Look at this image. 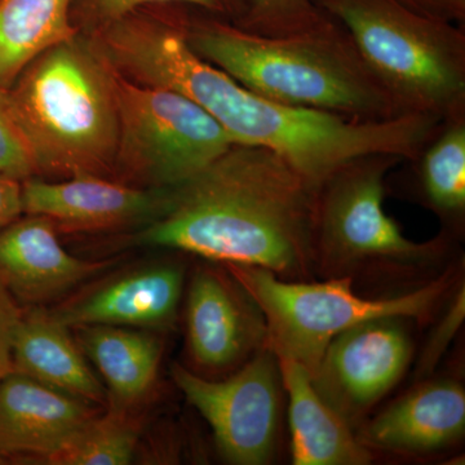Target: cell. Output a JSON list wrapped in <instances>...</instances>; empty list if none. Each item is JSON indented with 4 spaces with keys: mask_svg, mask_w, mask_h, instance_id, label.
<instances>
[{
    "mask_svg": "<svg viewBox=\"0 0 465 465\" xmlns=\"http://www.w3.org/2000/svg\"><path fill=\"white\" fill-rule=\"evenodd\" d=\"M163 191L137 244L259 266L286 281L313 280L316 188L277 153L234 143Z\"/></svg>",
    "mask_w": 465,
    "mask_h": 465,
    "instance_id": "obj_1",
    "label": "cell"
},
{
    "mask_svg": "<svg viewBox=\"0 0 465 465\" xmlns=\"http://www.w3.org/2000/svg\"><path fill=\"white\" fill-rule=\"evenodd\" d=\"M150 81L194 101L232 143L277 153L316 189L336 168L361 155L387 153L411 161L442 124L430 115L361 121L283 105L250 91L182 39L157 52Z\"/></svg>",
    "mask_w": 465,
    "mask_h": 465,
    "instance_id": "obj_2",
    "label": "cell"
},
{
    "mask_svg": "<svg viewBox=\"0 0 465 465\" xmlns=\"http://www.w3.org/2000/svg\"><path fill=\"white\" fill-rule=\"evenodd\" d=\"M182 25L198 56L266 99L361 121L399 116L335 18L283 36L244 32L216 17L182 16Z\"/></svg>",
    "mask_w": 465,
    "mask_h": 465,
    "instance_id": "obj_3",
    "label": "cell"
},
{
    "mask_svg": "<svg viewBox=\"0 0 465 465\" xmlns=\"http://www.w3.org/2000/svg\"><path fill=\"white\" fill-rule=\"evenodd\" d=\"M39 176L114 174L115 73L94 43L74 38L33 60L7 90Z\"/></svg>",
    "mask_w": 465,
    "mask_h": 465,
    "instance_id": "obj_4",
    "label": "cell"
},
{
    "mask_svg": "<svg viewBox=\"0 0 465 465\" xmlns=\"http://www.w3.org/2000/svg\"><path fill=\"white\" fill-rule=\"evenodd\" d=\"M405 159L361 155L336 168L316 189L314 274L363 283L419 284L449 258L452 235L409 240L384 210L388 176ZM439 275V274H437Z\"/></svg>",
    "mask_w": 465,
    "mask_h": 465,
    "instance_id": "obj_5",
    "label": "cell"
},
{
    "mask_svg": "<svg viewBox=\"0 0 465 465\" xmlns=\"http://www.w3.org/2000/svg\"><path fill=\"white\" fill-rule=\"evenodd\" d=\"M313 2L345 27L397 115L465 114L464 25L421 16L397 0Z\"/></svg>",
    "mask_w": 465,
    "mask_h": 465,
    "instance_id": "obj_6",
    "label": "cell"
},
{
    "mask_svg": "<svg viewBox=\"0 0 465 465\" xmlns=\"http://www.w3.org/2000/svg\"><path fill=\"white\" fill-rule=\"evenodd\" d=\"M262 309L268 329L266 348L278 360L293 361L311 375L330 342L345 330L376 318L399 317L430 322L459 286L455 269L400 295L367 298L351 278L286 281L266 269L223 265Z\"/></svg>",
    "mask_w": 465,
    "mask_h": 465,
    "instance_id": "obj_7",
    "label": "cell"
},
{
    "mask_svg": "<svg viewBox=\"0 0 465 465\" xmlns=\"http://www.w3.org/2000/svg\"><path fill=\"white\" fill-rule=\"evenodd\" d=\"M114 73L119 110L115 176L150 189L173 188L234 145L219 122L194 101Z\"/></svg>",
    "mask_w": 465,
    "mask_h": 465,
    "instance_id": "obj_8",
    "label": "cell"
},
{
    "mask_svg": "<svg viewBox=\"0 0 465 465\" xmlns=\"http://www.w3.org/2000/svg\"><path fill=\"white\" fill-rule=\"evenodd\" d=\"M173 379L210 425L228 463L264 465L273 460L283 385L280 362L271 349H262L222 381L182 365H173Z\"/></svg>",
    "mask_w": 465,
    "mask_h": 465,
    "instance_id": "obj_9",
    "label": "cell"
},
{
    "mask_svg": "<svg viewBox=\"0 0 465 465\" xmlns=\"http://www.w3.org/2000/svg\"><path fill=\"white\" fill-rule=\"evenodd\" d=\"M405 318L366 321L339 333L312 381L327 405L356 430L405 375L414 354Z\"/></svg>",
    "mask_w": 465,
    "mask_h": 465,
    "instance_id": "obj_10",
    "label": "cell"
},
{
    "mask_svg": "<svg viewBox=\"0 0 465 465\" xmlns=\"http://www.w3.org/2000/svg\"><path fill=\"white\" fill-rule=\"evenodd\" d=\"M186 341L193 363L219 374L243 366L266 348L264 314L234 277L201 266L186 298Z\"/></svg>",
    "mask_w": 465,
    "mask_h": 465,
    "instance_id": "obj_11",
    "label": "cell"
},
{
    "mask_svg": "<svg viewBox=\"0 0 465 465\" xmlns=\"http://www.w3.org/2000/svg\"><path fill=\"white\" fill-rule=\"evenodd\" d=\"M163 189H143L108 177H69L47 182L29 177L21 183L23 213L41 215L66 232H99L148 223L163 201Z\"/></svg>",
    "mask_w": 465,
    "mask_h": 465,
    "instance_id": "obj_12",
    "label": "cell"
},
{
    "mask_svg": "<svg viewBox=\"0 0 465 465\" xmlns=\"http://www.w3.org/2000/svg\"><path fill=\"white\" fill-rule=\"evenodd\" d=\"M183 282L182 265L154 262L109 278L51 312L70 329H167L176 320Z\"/></svg>",
    "mask_w": 465,
    "mask_h": 465,
    "instance_id": "obj_13",
    "label": "cell"
},
{
    "mask_svg": "<svg viewBox=\"0 0 465 465\" xmlns=\"http://www.w3.org/2000/svg\"><path fill=\"white\" fill-rule=\"evenodd\" d=\"M108 265L67 252L58 241L56 225L45 216H20L0 231V286L18 304L42 307Z\"/></svg>",
    "mask_w": 465,
    "mask_h": 465,
    "instance_id": "obj_14",
    "label": "cell"
},
{
    "mask_svg": "<svg viewBox=\"0 0 465 465\" xmlns=\"http://www.w3.org/2000/svg\"><path fill=\"white\" fill-rule=\"evenodd\" d=\"M96 414L87 401L11 372L0 381V463L9 458L48 463Z\"/></svg>",
    "mask_w": 465,
    "mask_h": 465,
    "instance_id": "obj_15",
    "label": "cell"
},
{
    "mask_svg": "<svg viewBox=\"0 0 465 465\" xmlns=\"http://www.w3.org/2000/svg\"><path fill=\"white\" fill-rule=\"evenodd\" d=\"M367 449L428 455L455 445L465 432V391L443 379L421 382L358 428Z\"/></svg>",
    "mask_w": 465,
    "mask_h": 465,
    "instance_id": "obj_16",
    "label": "cell"
},
{
    "mask_svg": "<svg viewBox=\"0 0 465 465\" xmlns=\"http://www.w3.org/2000/svg\"><path fill=\"white\" fill-rule=\"evenodd\" d=\"M283 391L289 397L291 455L295 465H366L371 450L358 440L331 406L324 402L311 372L298 362L278 360Z\"/></svg>",
    "mask_w": 465,
    "mask_h": 465,
    "instance_id": "obj_17",
    "label": "cell"
},
{
    "mask_svg": "<svg viewBox=\"0 0 465 465\" xmlns=\"http://www.w3.org/2000/svg\"><path fill=\"white\" fill-rule=\"evenodd\" d=\"M70 327L43 307H27L14 345V369L76 399L103 403L105 391L73 339Z\"/></svg>",
    "mask_w": 465,
    "mask_h": 465,
    "instance_id": "obj_18",
    "label": "cell"
},
{
    "mask_svg": "<svg viewBox=\"0 0 465 465\" xmlns=\"http://www.w3.org/2000/svg\"><path fill=\"white\" fill-rule=\"evenodd\" d=\"M76 331L82 351L108 385L112 409L128 411L148 396L162 360L155 336L119 326H85Z\"/></svg>",
    "mask_w": 465,
    "mask_h": 465,
    "instance_id": "obj_19",
    "label": "cell"
},
{
    "mask_svg": "<svg viewBox=\"0 0 465 465\" xmlns=\"http://www.w3.org/2000/svg\"><path fill=\"white\" fill-rule=\"evenodd\" d=\"M410 163L419 200L430 208L450 235L465 223V114L446 119Z\"/></svg>",
    "mask_w": 465,
    "mask_h": 465,
    "instance_id": "obj_20",
    "label": "cell"
},
{
    "mask_svg": "<svg viewBox=\"0 0 465 465\" xmlns=\"http://www.w3.org/2000/svg\"><path fill=\"white\" fill-rule=\"evenodd\" d=\"M73 0H0V88L8 90L33 60L76 36Z\"/></svg>",
    "mask_w": 465,
    "mask_h": 465,
    "instance_id": "obj_21",
    "label": "cell"
},
{
    "mask_svg": "<svg viewBox=\"0 0 465 465\" xmlns=\"http://www.w3.org/2000/svg\"><path fill=\"white\" fill-rule=\"evenodd\" d=\"M139 434V424L128 411L110 409L106 415L91 418L48 464L127 465L136 452Z\"/></svg>",
    "mask_w": 465,
    "mask_h": 465,
    "instance_id": "obj_22",
    "label": "cell"
},
{
    "mask_svg": "<svg viewBox=\"0 0 465 465\" xmlns=\"http://www.w3.org/2000/svg\"><path fill=\"white\" fill-rule=\"evenodd\" d=\"M327 17L313 0H249L234 25L258 35L283 36L313 29Z\"/></svg>",
    "mask_w": 465,
    "mask_h": 465,
    "instance_id": "obj_23",
    "label": "cell"
},
{
    "mask_svg": "<svg viewBox=\"0 0 465 465\" xmlns=\"http://www.w3.org/2000/svg\"><path fill=\"white\" fill-rule=\"evenodd\" d=\"M0 174L23 183L35 176L32 155L9 104L7 90L0 88Z\"/></svg>",
    "mask_w": 465,
    "mask_h": 465,
    "instance_id": "obj_24",
    "label": "cell"
},
{
    "mask_svg": "<svg viewBox=\"0 0 465 465\" xmlns=\"http://www.w3.org/2000/svg\"><path fill=\"white\" fill-rule=\"evenodd\" d=\"M159 3L193 5L219 18L224 17V20L232 24L240 20L249 5V0H92L97 17L104 21V25L128 16L142 5Z\"/></svg>",
    "mask_w": 465,
    "mask_h": 465,
    "instance_id": "obj_25",
    "label": "cell"
},
{
    "mask_svg": "<svg viewBox=\"0 0 465 465\" xmlns=\"http://www.w3.org/2000/svg\"><path fill=\"white\" fill-rule=\"evenodd\" d=\"M449 300L450 307L446 311L445 316L433 332L432 339L424 349L423 356H421L420 365L418 371L420 375H428L433 371L434 366L437 365L443 351L448 348L449 342L452 341L455 333L460 329V324L464 320V284L459 283L457 289L454 290Z\"/></svg>",
    "mask_w": 465,
    "mask_h": 465,
    "instance_id": "obj_26",
    "label": "cell"
},
{
    "mask_svg": "<svg viewBox=\"0 0 465 465\" xmlns=\"http://www.w3.org/2000/svg\"><path fill=\"white\" fill-rule=\"evenodd\" d=\"M24 309L0 286V381L15 371L14 345Z\"/></svg>",
    "mask_w": 465,
    "mask_h": 465,
    "instance_id": "obj_27",
    "label": "cell"
},
{
    "mask_svg": "<svg viewBox=\"0 0 465 465\" xmlns=\"http://www.w3.org/2000/svg\"><path fill=\"white\" fill-rule=\"evenodd\" d=\"M410 11L445 23L465 24V0H397Z\"/></svg>",
    "mask_w": 465,
    "mask_h": 465,
    "instance_id": "obj_28",
    "label": "cell"
},
{
    "mask_svg": "<svg viewBox=\"0 0 465 465\" xmlns=\"http://www.w3.org/2000/svg\"><path fill=\"white\" fill-rule=\"evenodd\" d=\"M23 213L21 182L0 174V231Z\"/></svg>",
    "mask_w": 465,
    "mask_h": 465,
    "instance_id": "obj_29",
    "label": "cell"
}]
</instances>
